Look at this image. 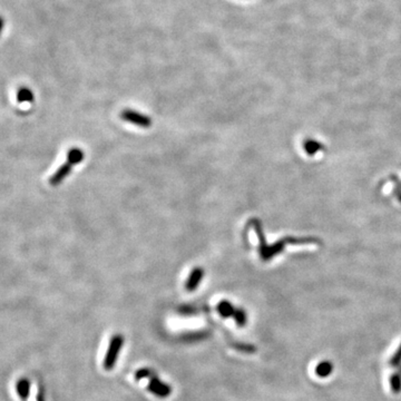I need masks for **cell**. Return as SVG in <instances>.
<instances>
[{"mask_svg": "<svg viewBox=\"0 0 401 401\" xmlns=\"http://www.w3.org/2000/svg\"><path fill=\"white\" fill-rule=\"evenodd\" d=\"M251 223H252V225H253L254 231L259 238V241H260L259 252H260V255H261L263 261H270L273 256L280 254L288 244H307V243H319V242H317V240L311 239V238H307V239L285 238V239L280 240L279 242L274 243V244L267 245L266 242V238H264L261 222L258 220H252Z\"/></svg>", "mask_w": 401, "mask_h": 401, "instance_id": "cell-1", "label": "cell"}, {"mask_svg": "<svg viewBox=\"0 0 401 401\" xmlns=\"http://www.w3.org/2000/svg\"><path fill=\"white\" fill-rule=\"evenodd\" d=\"M124 343V338L121 334H115L109 342L108 350H107L104 359V368L106 370H111L117 362L119 352H121Z\"/></svg>", "mask_w": 401, "mask_h": 401, "instance_id": "cell-2", "label": "cell"}, {"mask_svg": "<svg viewBox=\"0 0 401 401\" xmlns=\"http://www.w3.org/2000/svg\"><path fill=\"white\" fill-rule=\"evenodd\" d=\"M121 118L124 119V121L135 124V125L144 127V128H147L152 125V119L150 117L146 116V115L137 113V111H135V110H131V109L123 110L121 114Z\"/></svg>", "mask_w": 401, "mask_h": 401, "instance_id": "cell-3", "label": "cell"}, {"mask_svg": "<svg viewBox=\"0 0 401 401\" xmlns=\"http://www.w3.org/2000/svg\"><path fill=\"white\" fill-rule=\"evenodd\" d=\"M148 389L152 392L153 395H155L160 398H166L172 392V388L163 382L162 380H160L159 378L154 375V377L150 378V381H148Z\"/></svg>", "mask_w": 401, "mask_h": 401, "instance_id": "cell-4", "label": "cell"}, {"mask_svg": "<svg viewBox=\"0 0 401 401\" xmlns=\"http://www.w3.org/2000/svg\"><path fill=\"white\" fill-rule=\"evenodd\" d=\"M203 275H204L203 268H202V267L194 268V270L192 271L191 275H189L187 282H186V285H185L186 290L189 291V292L195 291L196 289L198 288V284H200L202 279H203Z\"/></svg>", "mask_w": 401, "mask_h": 401, "instance_id": "cell-5", "label": "cell"}, {"mask_svg": "<svg viewBox=\"0 0 401 401\" xmlns=\"http://www.w3.org/2000/svg\"><path fill=\"white\" fill-rule=\"evenodd\" d=\"M72 167H73V165L68 162L64 165H61V166L57 169V172L55 173V174L51 177V180H49V183H51V185L57 186L58 184H60L61 182L65 180V177L69 174L70 171H72Z\"/></svg>", "mask_w": 401, "mask_h": 401, "instance_id": "cell-6", "label": "cell"}, {"mask_svg": "<svg viewBox=\"0 0 401 401\" xmlns=\"http://www.w3.org/2000/svg\"><path fill=\"white\" fill-rule=\"evenodd\" d=\"M332 371H333V363L331 361H328V360L321 361L316 368L317 375H318V377H321V378L329 377V375L332 374Z\"/></svg>", "mask_w": 401, "mask_h": 401, "instance_id": "cell-7", "label": "cell"}, {"mask_svg": "<svg viewBox=\"0 0 401 401\" xmlns=\"http://www.w3.org/2000/svg\"><path fill=\"white\" fill-rule=\"evenodd\" d=\"M217 311L223 318H230V317H233L235 309L233 305L229 302V301L224 300V301H221V302L218 303Z\"/></svg>", "mask_w": 401, "mask_h": 401, "instance_id": "cell-8", "label": "cell"}, {"mask_svg": "<svg viewBox=\"0 0 401 401\" xmlns=\"http://www.w3.org/2000/svg\"><path fill=\"white\" fill-rule=\"evenodd\" d=\"M304 150L308 155H314L319 151L323 150V145L316 139H307L304 142Z\"/></svg>", "mask_w": 401, "mask_h": 401, "instance_id": "cell-9", "label": "cell"}, {"mask_svg": "<svg viewBox=\"0 0 401 401\" xmlns=\"http://www.w3.org/2000/svg\"><path fill=\"white\" fill-rule=\"evenodd\" d=\"M82 159H84V152L80 148H72V150H69L68 154H67V160L68 163H70L72 165H75L80 163Z\"/></svg>", "mask_w": 401, "mask_h": 401, "instance_id": "cell-10", "label": "cell"}, {"mask_svg": "<svg viewBox=\"0 0 401 401\" xmlns=\"http://www.w3.org/2000/svg\"><path fill=\"white\" fill-rule=\"evenodd\" d=\"M34 101V94L27 87H20L17 92L18 103H31Z\"/></svg>", "mask_w": 401, "mask_h": 401, "instance_id": "cell-11", "label": "cell"}, {"mask_svg": "<svg viewBox=\"0 0 401 401\" xmlns=\"http://www.w3.org/2000/svg\"><path fill=\"white\" fill-rule=\"evenodd\" d=\"M390 388L395 394L401 392V372L397 371L390 377Z\"/></svg>", "mask_w": 401, "mask_h": 401, "instance_id": "cell-12", "label": "cell"}, {"mask_svg": "<svg viewBox=\"0 0 401 401\" xmlns=\"http://www.w3.org/2000/svg\"><path fill=\"white\" fill-rule=\"evenodd\" d=\"M233 317H234L235 322H237V324L239 326H244L246 324L247 317H246L245 311L243 309H235Z\"/></svg>", "mask_w": 401, "mask_h": 401, "instance_id": "cell-13", "label": "cell"}, {"mask_svg": "<svg viewBox=\"0 0 401 401\" xmlns=\"http://www.w3.org/2000/svg\"><path fill=\"white\" fill-rule=\"evenodd\" d=\"M389 365L392 368H399L401 366V345L399 346V348L397 349L396 352L392 354Z\"/></svg>", "mask_w": 401, "mask_h": 401, "instance_id": "cell-14", "label": "cell"}, {"mask_svg": "<svg viewBox=\"0 0 401 401\" xmlns=\"http://www.w3.org/2000/svg\"><path fill=\"white\" fill-rule=\"evenodd\" d=\"M154 372L151 369H147V368H143V369H139L138 371H136L135 374V379L136 380H142L145 378H152L154 377Z\"/></svg>", "mask_w": 401, "mask_h": 401, "instance_id": "cell-15", "label": "cell"}, {"mask_svg": "<svg viewBox=\"0 0 401 401\" xmlns=\"http://www.w3.org/2000/svg\"><path fill=\"white\" fill-rule=\"evenodd\" d=\"M391 180L394 181V183H395V191H394L395 195L401 202V182L398 180V177L395 175L391 176Z\"/></svg>", "mask_w": 401, "mask_h": 401, "instance_id": "cell-16", "label": "cell"}, {"mask_svg": "<svg viewBox=\"0 0 401 401\" xmlns=\"http://www.w3.org/2000/svg\"><path fill=\"white\" fill-rule=\"evenodd\" d=\"M2 29H3V20L1 17H0V35H1Z\"/></svg>", "mask_w": 401, "mask_h": 401, "instance_id": "cell-17", "label": "cell"}, {"mask_svg": "<svg viewBox=\"0 0 401 401\" xmlns=\"http://www.w3.org/2000/svg\"><path fill=\"white\" fill-rule=\"evenodd\" d=\"M398 371H400V372H401V366L398 368Z\"/></svg>", "mask_w": 401, "mask_h": 401, "instance_id": "cell-18", "label": "cell"}]
</instances>
